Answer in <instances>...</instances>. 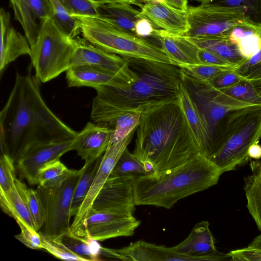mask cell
<instances>
[{
  "mask_svg": "<svg viewBox=\"0 0 261 261\" xmlns=\"http://www.w3.org/2000/svg\"><path fill=\"white\" fill-rule=\"evenodd\" d=\"M39 80L31 69L16 73L14 85L0 112L1 152L16 162L37 147L75 138L76 132L47 107Z\"/></svg>",
  "mask_w": 261,
  "mask_h": 261,
  "instance_id": "obj_1",
  "label": "cell"
},
{
  "mask_svg": "<svg viewBox=\"0 0 261 261\" xmlns=\"http://www.w3.org/2000/svg\"><path fill=\"white\" fill-rule=\"evenodd\" d=\"M137 77L123 88L100 86L94 89L90 114L98 124L112 125L128 113H141L148 107L178 99L182 82L181 69L177 65L143 59L126 58Z\"/></svg>",
  "mask_w": 261,
  "mask_h": 261,
  "instance_id": "obj_2",
  "label": "cell"
},
{
  "mask_svg": "<svg viewBox=\"0 0 261 261\" xmlns=\"http://www.w3.org/2000/svg\"><path fill=\"white\" fill-rule=\"evenodd\" d=\"M133 154L149 173L182 165L200 152L178 99L141 112Z\"/></svg>",
  "mask_w": 261,
  "mask_h": 261,
  "instance_id": "obj_3",
  "label": "cell"
},
{
  "mask_svg": "<svg viewBox=\"0 0 261 261\" xmlns=\"http://www.w3.org/2000/svg\"><path fill=\"white\" fill-rule=\"evenodd\" d=\"M222 174L210 159L199 153L179 166L135 177V203L169 209L180 199L216 185Z\"/></svg>",
  "mask_w": 261,
  "mask_h": 261,
  "instance_id": "obj_4",
  "label": "cell"
},
{
  "mask_svg": "<svg viewBox=\"0 0 261 261\" xmlns=\"http://www.w3.org/2000/svg\"><path fill=\"white\" fill-rule=\"evenodd\" d=\"M224 126L210 159L221 173L236 170L250 159L248 151L261 138V107L239 109L223 119Z\"/></svg>",
  "mask_w": 261,
  "mask_h": 261,
  "instance_id": "obj_5",
  "label": "cell"
},
{
  "mask_svg": "<svg viewBox=\"0 0 261 261\" xmlns=\"http://www.w3.org/2000/svg\"><path fill=\"white\" fill-rule=\"evenodd\" d=\"M76 17L84 38L102 50L124 58L175 65L160 46L148 39L127 33L97 17Z\"/></svg>",
  "mask_w": 261,
  "mask_h": 261,
  "instance_id": "obj_6",
  "label": "cell"
},
{
  "mask_svg": "<svg viewBox=\"0 0 261 261\" xmlns=\"http://www.w3.org/2000/svg\"><path fill=\"white\" fill-rule=\"evenodd\" d=\"M76 40L64 35L55 25L52 18L43 25L35 45L31 48V63L35 76L46 83L66 72L71 66V60Z\"/></svg>",
  "mask_w": 261,
  "mask_h": 261,
  "instance_id": "obj_7",
  "label": "cell"
},
{
  "mask_svg": "<svg viewBox=\"0 0 261 261\" xmlns=\"http://www.w3.org/2000/svg\"><path fill=\"white\" fill-rule=\"evenodd\" d=\"M83 171V167L78 170H74L71 174L57 187L49 188L38 187L36 190L45 213L41 232L44 236L53 239H61L70 231L73 196Z\"/></svg>",
  "mask_w": 261,
  "mask_h": 261,
  "instance_id": "obj_8",
  "label": "cell"
},
{
  "mask_svg": "<svg viewBox=\"0 0 261 261\" xmlns=\"http://www.w3.org/2000/svg\"><path fill=\"white\" fill-rule=\"evenodd\" d=\"M187 13L188 37L228 36L234 28L250 20L240 8L205 3L188 6Z\"/></svg>",
  "mask_w": 261,
  "mask_h": 261,
  "instance_id": "obj_9",
  "label": "cell"
},
{
  "mask_svg": "<svg viewBox=\"0 0 261 261\" xmlns=\"http://www.w3.org/2000/svg\"><path fill=\"white\" fill-rule=\"evenodd\" d=\"M181 70L182 82L195 102L208 132L213 155L216 151L215 133L218 124L228 114L241 109L219 101L216 98V90Z\"/></svg>",
  "mask_w": 261,
  "mask_h": 261,
  "instance_id": "obj_10",
  "label": "cell"
},
{
  "mask_svg": "<svg viewBox=\"0 0 261 261\" xmlns=\"http://www.w3.org/2000/svg\"><path fill=\"white\" fill-rule=\"evenodd\" d=\"M136 130L137 129H135L133 130L121 141L110 142L102 156L89 192L70 226V231L74 234L83 237L84 222L92 207L93 203L110 177L118 159L132 141Z\"/></svg>",
  "mask_w": 261,
  "mask_h": 261,
  "instance_id": "obj_11",
  "label": "cell"
},
{
  "mask_svg": "<svg viewBox=\"0 0 261 261\" xmlns=\"http://www.w3.org/2000/svg\"><path fill=\"white\" fill-rule=\"evenodd\" d=\"M132 176H110L96 197L91 209L96 212L133 216L135 211Z\"/></svg>",
  "mask_w": 261,
  "mask_h": 261,
  "instance_id": "obj_12",
  "label": "cell"
},
{
  "mask_svg": "<svg viewBox=\"0 0 261 261\" xmlns=\"http://www.w3.org/2000/svg\"><path fill=\"white\" fill-rule=\"evenodd\" d=\"M140 221L133 216L91 209L83 224V237L96 241L132 236Z\"/></svg>",
  "mask_w": 261,
  "mask_h": 261,
  "instance_id": "obj_13",
  "label": "cell"
},
{
  "mask_svg": "<svg viewBox=\"0 0 261 261\" xmlns=\"http://www.w3.org/2000/svg\"><path fill=\"white\" fill-rule=\"evenodd\" d=\"M70 65L99 67L122 75L132 81H134L137 77L135 70L129 64L126 58L107 52L85 39V41L76 40Z\"/></svg>",
  "mask_w": 261,
  "mask_h": 261,
  "instance_id": "obj_14",
  "label": "cell"
},
{
  "mask_svg": "<svg viewBox=\"0 0 261 261\" xmlns=\"http://www.w3.org/2000/svg\"><path fill=\"white\" fill-rule=\"evenodd\" d=\"M171 248L185 257L186 261L231 260L228 253L224 254L216 249L207 221L197 223L186 239Z\"/></svg>",
  "mask_w": 261,
  "mask_h": 261,
  "instance_id": "obj_15",
  "label": "cell"
},
{
  "mask_svg": "<svg viewBox=\"0 0 261 261\" xmlns=\"http://www.w3.org/2000/svg\"><path fill=\"white\" fill-rule=\"evenodd\" d=\"M76 139V136L69 140L40 146L28 151L16 162L20 175L30 185H37L39 170L46 164L60 159L64 153L74 150Z\"/></svg>",
  "mask_w": 261,
  "mask_h": 261,
  "instance_id": "obj_16",
  "label": "cell"
},
{
  "mask_svg": "<svg viewBox=\"0 0 261 261\" xmlns=\"http://www.w3.org/2000/svg\"><path fill=\"white\" fill-rule=\"evenodd\" d=\"M69 87H89L95 88L100 86L124 88L134 81L109 70L92 65L71 66L66 71Z\"/></svg>",
  "mask_w": 261,
  "mask_h": 261,
  "instance_id": "obj_17",
  "label": "cell"
},
{
  "mask_svg": "<svg viewBox=\"0 0 261 261\" xmlns=\"http://www.w3.org/2000/svg\"><path fill=\"white\" fill-rule=\"evenodd\" d=\"M140 8L141 14L160 29L176 36H185L189 31L187 11L154 2L144 3Z\"/></svg>",
  "mask_w": 261,
  "mask_h": 261,
  "instance_id": "obj_18",
  "label": "cell"
},
{
  "mask_svg": "<svg viewBox=\"0 0 261 261\" xmlns=\"http://www.w3.org/2000/svg\"><path fill=\"white\" fill-rule=\"evenodd\" d=\"M100 256L134 261H175L176 254L171 248L138 241L121 249L100 247Z\"/></svg>",
  "mask_w": 261,
  "mask_h": 261,
  "instance_id": "obj_19",
  "label": "cell"
},
{
  "mask_svg": "<svg viewBox=\"0 0 261 261\" xmlns=\"http://www.w3.org/2000/svg\"><path fill=\"white\" fill-rule=\"evenodd\" d=\"M113 128L106 125L88 122L77 132L74 150L85 162L101 157L106 151L113 134Z\"/></svg>",
  "mask_w": 261,
  "mask_h": 261,
  "instance_id": "obj_20",
  "label": "cell"
},
{
  "mask_svg": "<svg viewBox=\"0 0 261 261\" xmlns=\"http://www.w3.org/2000/svg\"><path fill=\"white\" fill-rule=\"evenodd\" d=\"M0 73L19 57L31 55V49L26 36L10 25V15L3 8L0 10Z\"/></svg>",
  "mask_w": 261,
  "mask_h": 261,
  "instance_id": "obj_21",
  "label": "cell"
},
{
  "mask_svg": "<svg viewBox=\"0 0 261 261\" xmlns=\"http://www.w3.org/2000/svg\"><path fill=\"white\" fill-rule=\"evenodd\" d=\"M178 99L195 142L201 154L210 159L213 155L210 135L199 111L182 82Z\"/></svg>",
  "mask_w": 261,
  "mask_h": 261,
  "instance_id": "obj_22",
  "label": "cell"
},
{
  "mask_svg": "<svg viewBox=\"0 0 261 261\" xmlns=\"http://www.w3.org/2000/svg\"><path fill=\"white\" fill-rule=\"evenodd\" d=\"M20 12L21 25L31 48L45 22L53 18L54 8L50 0H20Z\"/></svg>",
  "mask_w": 261,
  "mask_h": 261,
  "instance_id": "obj_23",
  "label": "cell"
},
{
  "mask_svg": "<svg viewBox=\"0 0 261 261\" xmlns=\"http://www.w3.org/2000/svg\"><path fill=\"white\" fill-rule=\"evenodd\" d=\"M124 2H111L97 5L99 18L119 29L136 36L135 25L142 16L141 11Z\"/></svg>",
  "mask_w": 261,
  "mask_h": 261,
  "instance_id": "obj_24",
  "label": "cell"
},
{
  "mask_svg": "<svg viewBox=\"0 0 261 261\" xmlns=\"http://www.w3.org/2000/svg\"><path fill=\"white\" fill-rule=\"evenodd\" d=\"M27 189L24 183L16 178L10 191L0 193L1 205L3 211L15 220H20L36 230L27 201Z\"/></svg>",
  "mask_w": 261,
  "mask_h": 261,
  "instance_id": "obj_25",
  "label": "cell"
},
{
  "mask_svg": "<svg viewBox=\"0 0 261 261\" xmlns=\"http://www.w3.org/2000/svg\"><path fill=\"white\" fill-rule=\"evenodd\" d=\"M217 100L239 109L261 107V96L250 81L244 80L232 86L216 90Z\"/></svg>",
  "mask_w": 261,
  "mask_h": 261,
  "instance_id": "obj_26",
  "label": "cell"
},
{
  "mask_svg": "<svg viewBox=\"0 0 261 261\" xmlns=\"http://www.w3.org/2000/svg\"><path fill=\"white\" fill-rule=\"evenodd\" d=\"M229 38L241 55L247 59L261 49V25L248 20L234 28Z\"/></svg>",
  "mask_w": 261,
  "mask_h": 261,
  "instance_id": "obj_27",
  "label": "cell"
},
{
  "mask_svg": "<svg viewBox=\"0 0 261 261\" xmlns=\"http://www.w3.org/2000/svg\"><path fill=\"white\" fill-rule=\"evenodd\" d=\"M186 37L198 47L211 51L235 66L246 59L241 55L237 45L230 41L229 35Z\"/></svg>",
  "mask_w": 261,
  "mask_h": 261,
  "instance_id": "obj_28",
  "label": "cell"
},
{
  "mask_svg": "<svg viewBox=\"0 0 261 261\" xmlns=\"http://www.w3.org/2000/svg\"><path fill=\"white\" fill-rule=\"evenodd\" d=\"M251 173L244 178L247 207L261 232V161L250 164Z\"/></svg>",
  "mask_w": 261,
  "mask_h": 261,
  "instance_id": "obj_29",
  "label": "cell"
},
{
  "mask_svg": "<svg viewBox=\"0 0 261 261\" xmlns=\"http://www.w3.org/2000/svg\"><path fill=\"white\" fill-rule=\"evenodd\" d=\"M102 155L95 160L85 162L83 167L82 174L74 190L71 208V216L77 214L82 203L88 194Z\"/></svg>",
  "mask_w": 261,
  "mask_h": 261,
  "instance_id": "obj_30",
  "label": "cell"
},
{
  "mask_svg": "<svg viewBox=\"0 0 261 261\" xmlns=\"http://www.w3.org/2000/svg\"><path fill=\"white\" fill-rule=\"evenodd\" d=\"M73 171L67 168L60 159L52 161L39 170L37 185L45 188L57 187L61 185Z\"/></svg>",
  "mask_w": 261,
  "mask_h": 261,
  "instance_id": "obj_31",
  "label": "cell"
},
{
  "mask_svg": "<svg viewBox=\"0 0 261 261\" xmlns=\"http://www.w3.org/2000/svg\"><path fill=\"white\" fill-rule=\"evenodd\" d=\"M61 240L71 251L89 261L101 259L99 258L101 246L96 241L77 236L71 231L65 234Z\"/></svg>",
  "mask_w": 261,
  "mask_h": 261,
  "instance_id": "obj_32",
  "label": "cell"
},
{
  "mask_svg": "<svg viewBox=\"0 0 261 261\" xmlns=\"http://www.w3.org/2000/svg\"><path fill=\"white\" fill-rule=\"evenodd\" d=\"M53 8L52 19L57 28L65 36L72 39L81 32L80 21L71 15L59 0H50Z\"/></svg>",
  "mask_w": 261,
  "mask_h": 261,
  "instance_id": "obj_33",
  "label": "cell"
},
{
  "mask_svg": "<svg viewBox=\"0 0 261 261\" xmlns=\"http://www.w3.org/2000/svg\"><path fill=\"white\" fill-rule=\"evenodd\" d=\"M158 36L160 47L175 65L179 66L185 64H194L192 59L177 41L173 35L164 30L159 29Z\"/></svg>",
  "mask_w": 261,
  "mask_h": 261,
  "instance_id": "obj_34",
  "label": "cell"
},
{
  "mask_svg": "<svg viewBox=\"0 0 261 261\" xmlns=\"http://www.w3.org/2000/svg\"><path fill=\"white\" fill-rule=\"evenodd\" d=\"M149 174L143 163L130 153L127 148L115 165L110 176L137 177Z\"/></svg>",
  "mask_w": 261,
  "mask_h": 261,
  "instance_id": "obj_35",
  "label": "cell"
},
{
  "mask_svg": "<svg viewBox=\"0 0 261 261\" xmlns=\"http://www.w3.org/2000/svg\"><path fill=\"white\" fill-rule=\"evenodd\" d=\"M203 3L240 8L251 21L261 25V0H206Z\"/></svg>",
  "mask_w": 261,
  "mask_h": 261,
  "instance_id": "obj_36",
  "label": "cell"
},
{
  "mask_svg": "<svg viewBox=\"0 0 261 261\" xmlns=\"http://www.w3.org/2000/svg\"><path fill=\"white\" fill-rule=\"evenodd\" d=\"M183 71L202 82L207 83L227 70L236 67H229L203 64H188L178 66Z\"/></svg>",
  "mask_w": 261,
  "mask_h": 261,
  "instance_id": "obj_37",
  "label": "cell"
},
{
  "mask_svg": "<svg viewBox=\"0 0 261 261\" xmlns=\"http://www.w3.org/2000/svg\"><path fill=\"white\" fill-rule=\"evenodd\" d=\"M44 249L56 257L65 260L89 261L68 248L61 239H53L40 232Z\"/></svg>",
  "mask_w": 261,
  "mask_h": 261,
  "instance_id": "obj_38",
  "label": "cell"
},
{
  "mask_svg": "<svg viewBox=\"0 0 261 261\" xmlns=\"http://www.w3.org/2000/svg\"><path fill=\"white\" fill-rule=\"evenodd\" d=\"M140 118L141 113L138 112L126 113L118 118L112 124L114 127L110 142L121 141L137 129Z\"/></svg>",
  "mask_w": 261,
  "mask_h": 261,
  "instance_id": "obj_39",
  "label": "cell"
},
{
  "mask_svg": "<svg viewBox=\"0 0 261 261\" xmlns=\"http://www.w3.org/2000/svg\"><path fill=\"white\" fill-rule=\"evenodd\" d=\"M64 8L74 17H97L98 4L91 0H59Z\"/></svg>",
  "mask_w": 261,
  "mask_h": 261,
  "instance_id": "obj_40",
  "label": "cell"
},
{
  "mask_svg": "<svg viewBox=\"0 0 261 261\" xmlns=\"http://www.w3.org/2000/svg\"><path fill=\"white\" fill-rule=\"evenodd\" d=\"M234 70L248 81L261 79V49L236 66Z\"/></svg>",
  "mask_w": 261,
  "mask_h": 261,
  "instance_id": "obj_41",
  "label": "cell"
},
{
  "mask_svg": "<svg viewBox=\"0 0 261 261\" xmlns=\"http://www.w3.org/2000/svg\"><path fill=\"white\" fill-rule=\"evenodd\" d=\"M14 161L5 153L1 152L0 193H6L13 187L16 179Z\"/></svg>",
  "mask_w": 261,
  "mask_h": 261,
  "instance_id": "obj_42",
  "label": "cell"
},
{
  "mask_svg": "<svg viewBox=\"0 0 261 261\" xmlns=\"http://www.w3.org/2000/svg\"><path fill=\"white\" fill-rule=\"evenodd\" d=\"M27 198L31 214L38 231L42 227L45 220V213L42 203L36 190L28 188Z\"/></svg>",
  "mask_w": 261,
  "mask_h": 261,
  "instance_id": "obj_43",
  "label": "cell"
},
{
  "mask_svg": "<svg viewBox=\"0 0 261 261\" xmlns=\"http://www.w3.org/2000/svg\"><path fill=\"white\" fill-rule=\"evenodd\" d=\"M15 221L21 230L19 234L15 236V238L31 249H44L40 233L20 220Z\"/></svg>",
  "mask_w": 261,
  "mask_h": 261,
  "instance_id": "obj_44",
  "label": "cell"
},
{
  "mask_svg": "<svg viewBox=\"0 0 261 261\" xmlns=\"http://www.w3.org/2000/svg\"><path fill=\"white\" fill-rule=\"evenodd\" d=\"M194 45V59L196 64L200 63L229 67L236 66L211 51L198 47L195 44Z\"/></svg>",
  "mask_w": 261,
  "mask_h": 261,
  "instance_id": "obj_45",
  "label": "cell"
},
{
  "mask_svg": "<svg viewBox=\"0 0 261 261\" xmlns=\"http://www.w3.org/2000/svg\"><path fill=\"white\" fill-rule=\"evenodd\" d=\"M244 80L234 69H232L222 73L205 83L219 91L228 88Z\"/></svg>",
  "mask_w": 261,
  "mask_h": 261,
  "instance_id": "obj_46",
  "label": "cell"
},
{
  "mask_svg": "<svg viewBox=\"0 0 261 261\" xmlns=\"http://www.w3.org/2000/svg\"><path fill=\"white\" fill-rule=\"evenodd\" d=\"M228 254L231 260H261V249L247 247L230 251Z\"/></svg>",
  "mask_w": 261,
  "mask_h": 261,
  "instance_id": "obj_47",
  "label": "cell"
},
{
  "mask_svg": "<svg viewBox=\"0 0 261 261\" xmlns=\"http://www.w3.org/2000/svg\"><path fill=\"white\" fill-rule=\"evenodd\" d=\"M165 3L175 8L187 11L188 0H164Z\"/></svg>",
  "mask_w": 261,
  "mask_h": 261,
  "instance_id": "obj_48",
  "label": "cell"
},
{
  "mask_svg": "<svg viewBox=\"0 0 261 261\" xmlns=\"http://www.w3.org/2000/svg\"><path fill=\"white\" fill-rule=\"evenodd\" d=\"M248 154L250 158L258 160L261 159V145L258 143L252 145L249 148Z\"/></svg>",
  "mask_w": 261,
  "mask_h": 261,
  "instance_id": "obj_49",
  "label": "cell"
},
{
  "mask_svg": "<svg viewBox=\"0 0 261 261\" xmlns=\"http://www.w3.org/2000/svg\"><path fill=\"white\" fill-rule=\"evenodd\" d=\"M11 5L14 12L15 19L21 23V18L20 12V0H10Z\"/></svg>",
  "mask_w": 261,
  "mask_h": 261,
  "instance_id": "obj_50",
  "label": "cell"
},
{
  "mask_svg": "<svg viewBox=\"0 0 261 261\" xmlns=\"http://www.w3.org/2000/svg\"><path fill=\"white\" fill-rule=\"evenodd\" d=\"M248 246L261 249V233L254 238Z\"/></svg>",
  "mask_w": 261,
  "mask_h": 261,
  "instance_id": "obj_51",
  "label": "cell"
},
{
  "mask_svg": "<svg viewBox=\"0 0 261 261\" xmlns=\"http://www.w3.org/2000/svg\"><path fill=\"white\" fill-rule=\"evenodd\" d=\"M91 1L98 5L102 4V3H105L115 2V1L124 2H127V3H128L133 4V5H135L134 2H132L131 0H91Z\"/></svg>",
  "mask_w": 261,
  "mask_h": 261,
  "instance_id": "obj_52",
  "label": "cell"
},
{
  "mask_svg": "<svg viewBox=\"0 0 261 261\" xmlns=\"http://www.w3.org/2000/svg\"><path fill=\"white\" fill-rule=\"evenodd\" d=\"M134 2L135 5H137L139 7H141L142 5V3H146L149 2H159V3H165L164 0H131Z\"/></svg>",
  "mask_w": 261,
  "mask_h": 261,
  "instance_id": "obj_53",
  "label": "cell"
},
{
  "mask_svg": "<svg viewBox=\"0 0 261 261\" xmlns=\"http://www.w3.org/2000/svg\"><path fill=\"white\" fill-rule=\"evenodd\" d=\"M250 82L261 96V79L251 81Z\"/></svg>",
  "mask_w": 261,
  "mask_h": 261,
  "instance_id": "obj_54",
  "label": "cell"
},
{
  "mask_svg": "<svg viewBox=\"0 0 261 261\" xmlns=\"http://www.w3.org/2000/svg\"><path fill=\"white\" fill-rule=\"evenodd\" d=\"M191 1H194V2H199L200 3H202L203 2H205L206 0H191Z\"/></svg>",
  "mask_w": 261,
  "mask_h": 261,
  "instance_id": "obj_55",
  "label": "cell"
}]
</instances>
